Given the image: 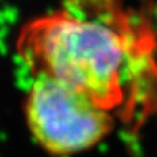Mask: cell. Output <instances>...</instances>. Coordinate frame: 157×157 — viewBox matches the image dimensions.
<instances>
[{
  "label": "cell",
  "instance_id": "7a4b0ae2",
  "mask_svg": "<svg viewBox=\"0 0 157 157\" xmlns=\"http://www.w3.org/2000/svg\"><path fill=\"white\" fill-rule=\"evenodd\" d=\"M24 114L36 143L56 157L90 149L114 128L109 110L45 75L34 76L24 102Z\"/></svg>",
  "mask_w": 157,
  "mask_h": 157
},
{
  "label": "cell",
  "instance_id": "6da1fadb",
  "mask_svg": "<svg viewBox=\"0 0 157 157\" xmlns=\"http://www.w3.org/2000/svg\"><path fill=\"white\" fill-rule=\"evenodd\" d=\"M143 42L119 13L84 17L62 9L28 21L16 51L34 76L55 78L111 111L126 100V81L147 52Z\"/></svg>",
  "mask_w": 157,
  "mask_h": 157
},
{
  "label": "cell",
  "instance_id": "3957f363",
  "mask_svg": "<svg viewBox=\"0 0 157 157\" xmlns=\"http://www.w3.org/2000/svg\"><path fill=\"white\" fill-rule=\"evenodd\" d=\"M101 2H105V0H101Z\"/></svg>",
  "mask_w": 157,
  "mask_h": 157
}]
</instances>
